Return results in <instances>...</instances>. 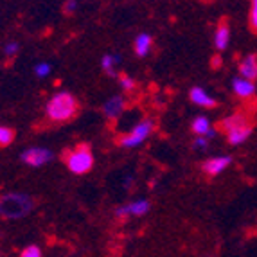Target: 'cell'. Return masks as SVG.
Instances as JSON below:
<instances>
[{
  "label": "cell",
  "mask_w": 257,
  "mask_h": 257,
  "mask_svg": "<svg viewBox=\"0 0 257 257\" xmlns=\"http://www.w3.org/2000/svg\"><path fill=\"white\" fill-rule=\"evenodd\" d=\"M79 103L70 92H58L47 103V117L54 122H67L77 115Z\"/></svg>",
  "instance_id": "obj_1"
},
{
  "label": "cell",
  "mask_w": 257,
  "mask_h": 257,
  "mask_svg": "<svg viewBox=\"0 0 257 257\" xmlns=\"http://www.w3.org/2000/svg\"><path fill=\"white\" fill-rule=\"evenodd\" d=\"M35 209V200L29 194L8 193L0 196V218L20 219Z\"/></svg>",
  "instance_id": "obj_2"
},
{
  "label": "cell",
  "mask_w": 257,
  "mask_h": 257,
  "mask_svg": "<svg viewBox=\"0 0 257 257\" xmlns=\"http://www.w3.org/2000/svg\"><path fill=\"white\" fill-rule=\"evenodd\" d=\"M61 159L74 175H85L94 167V153L86 142L77 144L72 150H65Z\"/></svg>",
  "instance_id": "obj_3"
},
{
  "label": "cell",
  "mask_w": 257,
  "mask_h": 257,
  "mask_svg": "<svg viewBox=\"0 0 257 257\" xmlns=\"http://www.w3.org/2000/svg\"><path fill=\"white\" fill-rule=\"evenodd\" d=\"M153 130H155V122L151 119L141 120L139 124L133 126L132 133L120 135V137L117 139V141H115L117 146H120V148H137V146H141L142 142L150 137Z\"/></svg>",
  "instance_id": "obj_4"
},
{
  "label": "cell",
  "mask_w": 257,
  "mask_h": 257,
  "mask_svg": "<svg viewBox=\"0 0 257 257\" xmlns=\"http://www.w3.org/2000/svg\"><path fill=\"white\" fill-rule=\"evenodd\" d=\"M150 209H151L150 200L141 198V200H135V202H130V203L117 207L115 218L126 219V218H130V216H133V218H142V216H146L148 212H150Z\"/></svg>",
  "instance_id": "obj_5"
},
{
  "label": "cell",
  "mask_w": 257,
  "mask_h": 257,
  "mask_svg": "<svg viewBox=\"0 0 257 257\" xmlns=\"http://www.w3.org/2000/svg\"><path fill=\"white\" fill-rule=\"evenodd\" d=\"M22 162L27 164L31 167H42L52 160V153L45 148H31V150H26L22 153Z\"/></svg>",
  "instance_id": "obj_6"
},
{
  "label": "cell",
  "mask_w": 257,
  "mask_h": 257,
  "mask_svg": "<svg viewBox=\"0 0 257 257\" xmlns=\"http://www.w3.org/2000/svg\"><path fill=\"white\" fill-rule=\"evenodd\" d=\"M246 124H253L252 119L248 117V113H246V111H236V113H232V115L219 120L218 130L227 135V133L232 132V130L241 128V126H246Z\"/></svg>",
  "instance_id": "obj_7"
},
{
  "label": "cell",
  "mask_w": 257,
  "mask_h": 257,
  "mask_svg": "<svg viewBox=\"0 0 257 257\" xmlns=\"http://www.w3.org/2000/svg\"><path fill=\"white\" fill-rule=\"evenodd\" d=\"M232 164V157H214V159H207L202 164V171L209 176L221 175L225 169Z\"/></svg>",
  "instance_id": "obj_8"
},
{
  "label": "cell",
  "mask_w": 257,
  "mask_h": 257,
  "mask_svg": "<svg viewBox=\"0 0 257 257\" xmlns=\"http://www.w3.org/2000/svg\"><path fill=\"white\" fill-rule=\"evenodd\" d=\"M126 110V99L120 95H113L103 104V113L108 120H115Z\"/></svg>",
  "instance_id": "obj_9"
},
{
  "label": "cell",
  "mask_w": 257,
  "mask_h": 257,
  "mask_svg": "<svg viewBox=\"0 0 257 257\" xmlns=\"http://www.w3.org/2000/svg\"><path fill=\"white\" fill-rule=\"evenodd\" d=\"M232 90L239 99H250L255 95V83L244 79V77H234L232 79Z\"/></svg>",
  "instance_id": "obj_10"
},
{
  "label": "cell",
  "mask_w": 257,
  "mask_h": 257,
  "mask_svg": "<svg viewBox=\"0 0 257 257\" xmlns=\"http://www.w3.org/2000/svg\"><path fill=\"white\" fill-rule=\"evenodd\" d=\"M189 99H191L194 104H198V106H202V108H216L218 106V101H216L212 95L207 94L203 88H200V86H193V88L189 90Z\"/></svg>",
  "instance_id": "obj_11"
},
{
  "label": "cell",
  "mask_w": 257,
  "mask_h": 257,
  "mask_svg": "<svg viewBox=\"0 0 257 257\" xmlns=\"http://www.w3.org/2000/svg\"><path fill=\"white\" fill-rule=\"evenodd\" d=\"M230 42V27H228V22L223 18L221 22L218 24L216 27V33H214V47L218 51H225Z\"/></svg>",
  "instance_id": "obj_12"
},
{
  "label": "cell",
  "mask_w": 257,
  "mask_h": 257,
  "mask_svg": "<svg viewBox=\"0 0 257 257\" xmlns=\"http://www.w3.org/2000/svg\"><path fill=\"white\" fill-rule=\"evenodd\" d=\"M241 77L248 81H257V54H248L239 63Z\"/></svg>",
  "instance_id": "obj_13"
},
{
  "label": "cell",
  "mask_w": 257,
  "mask_h": 257,
  "mask_svg": "<svg viewBox=\"0 0 257 257\" xmlns=\"http://www.w3.org/2000/svg\"><path fill=\"white\" fill-rule=\"evenodd\" d=\"M151 47H153V36L148 35V33L139 35L137 38H135V42H133V51H135V54H137L139 58H144V56L150 54Z\"/></svg>",
  "instance_id": "obj_14"
},
{
  "label": "cell",
  "mask_w": 257,
  "mask_h": 257,
  "mask_svg": "<svg viewBox=\"0 0 257 257\" xmlns=\"http://www.w3.org/2000/svg\"><path fill=\"white\" fill-rule=\"evenodd\" d=\"M252 132H253V124H246V126H241V128H236V130H232V132H228L225 137H227L228 144L237 146V144L246 141V139L252 135Z\"/></svg>",
  "instance_id": "obj_15"
},
{
  "label": "cell",
  "mask_w": 257,
  "mask_h": 257,
  "mask_svg": "<svg viewBox=\"0 0 257 257\" xmlns=\"http://www.w3.org/2000/svg\"><path fill=\"white\" fill-rule=\"evenodd\" d=\"M210 130H212V126H210V120L207 119L205 115L196 117V119H193V122H191V132H193L196 137H205Z\"/></svg>",
  "instance_id": "obj_16"
},
{
  "label": "cell",
  "mask_w": 257,
  "mask_h": 257,
  "mask_svg": "<svg viewBox=\"0 0 257 257\" xmlns=\"http://www.w3.org/2000/svg\"><path fill=\"white\" fill-rule=\"evenodd\" d=\"M15 137H17L15 130L8 128V126H0V148L9 146L15 141Z\"/></svg>",
  "instance_id": "obj_17"
},
{
  "label": "cell",
  "mask_w": 257,
  "mask_h": 257,
  "mask_svg": "<svg viewBox=\"0 0 257 257\" xmlns=\"http://www.w3.org/2000/svg\"><path fill=\"white\" fill-rule=\"evenodd\" d=\"M117 61H119V58H117V56L106 54V56H103V60H101V67H103L106 74H110V76H115V72H113V65H115Z\"/></svg>",
  "instance_id": "obj_18"
},
{
  "label": "cell",
  "mask_w": 257,
  "mask_h": 257,
  "mask_svg": "<svg viewBox=\"0 0 257 257\" xmlns=\"http://www.w3.org/2000/svg\"><path fill=\"white\" fill-rule=\"evenodd\" d=\"M250 31L257 35V0H250V15H248Z\"/></svg>",
  "instance_id": "obj_19"
},
{
  "label": "cell",
  "mask_w": 257,
  "mask_h": 257,
  "mask_svg": "<svg viewBox=\"0 0 257 257\" xmlns=\"http://www.w3.org/2000/svg\"><path fill=\"white\" fill-rule=\"evenodd\" d=\"M20 257H43V252L38 244H29V246L22 250Z\"/></svg>",
  "instance_id": "obj_20"
},
{
  "label": "cell",
  "mask_w": 257,
  "mask_h": 257,
  "mask_svg": "<svg viewBox=\"0 0 257 257\" xmlns=\"http://www.w3.org/2000/svg\"><path fill=\"white\" fill-rule=\"evenodd\" d=\"M117 77H119V83H120V86H122V88H124L126 92H130V90H133V88H135V81H133V79L128 76V74L120 72Z\"/></svg>",
  "instance_id": "obj_21"
},
{
  "label": "cell",
  "mask_w": 257,
  "mask_h": 257,
  "mask_svg": "<svg viewBox=\"0 0 257 257\" xmlns=\"http://www.w3.org/2000/svg\"><path fill=\"white\" fill-rule=\"evenodd\" d=\"M18 49H20V45H18L17 42H9V43H6L4 54L8 56V58H13V56L18 54Z\"/></svg>",
  "instance_id": "obj_22"
},
{
  "label": "cell",
  "mask_w": 257,
  "mask_h": 257,
  "mask_svg": "<svg viewBox=\"0 0 257 257\" xmlns=\"http://www.w3.org/2000/svg\"><path fill=\"white\" fill-rule=\"evenodd\" d=\"M35 74L38 77H45V76H49L51 74V65L49 63H38L35 67Z\"/></svg>",
  "instance_id": "obj_23"
},
{
  "label": "cell",
  "mask_w": 257,
  "mask_h": 257,
  "mask_svg": "<svg viewBox=\"0 0 257 257\" xmlns=\"http://www.w3.org/2000/svg\"><path fill=\"white\" fill-rule=\"evenodd\" d=\"M207 146H209V139L207 137H196L194 139V144H193L194 150H205Z\"/></svg>",
  "instance_id": "obj_24"
},
{
  "label": "cell",
  "mask_w": 257,
  "mask_h": 257,
  "mask_svg": "<svg viewBox=\"0 0 257 257\" xmlns=\"http://www.w3.org/2000/svg\"><path fill=\"white\" fill-rule=\"evenodd\" d=\"M77 4H76V0H67V4L63 6V13L65 15H72L74 11H76Z\"/></svg>",
  "instance_id": "obj_25"
},
{
  "label": "cell",
  "mask_w": 257,
  "mask_h": 257,
  "mask_svg": "<svg viewBox=\"0 0 257 257\" xmlns=\"http://www.w3.org/2000/svg\"><path fill=\"white\" fill-rule=\"evenodd\" d=\"M210 65H212L214 69H219V67H221V56L216 54L214 58H212V61H210Z\"/></svg>",
  "instance_id": "obj_26"
}]
</instances>
